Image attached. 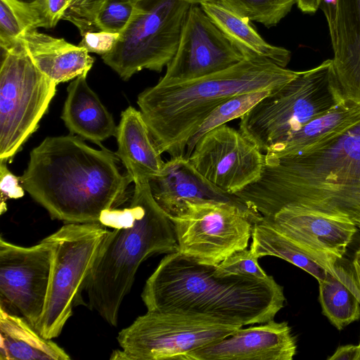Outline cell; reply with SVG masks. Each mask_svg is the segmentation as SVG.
<instances>
[{"label":"cell","instance_id":"cell-40","mask_svg":"<svg viewBox=\"0 0 360 360\" xmlns=\"http://www.w3.org/2000/svg\"><path fill=\"white\" fill-rule=\"evenodd\" d=\"M357 228L360 231V221L359 222V224H357Z\"/></svg>","mask_w":360,"mask_h":360},{"label":"cell","instance_id":"cell-38","mask_svg":"<svg viewBox=\"0 0 360 360\" xmlns=\"http://www.w3.org/2000/svg\"><path fill=\"white\" fill-rule=\"evenodd\" d=\"M354 281L360 292V248L355 252L352 261Z\"/></svg>","mask_w":360,"mask_h":360},{"label":"cell","instance_id":"cell-32","mask_svg":"<svg viewBox=\"0 0 360 360\" xmlns=\"http://www.w3.org/2000/svg\"><path fill=\"white\" fill-rule=\"evenodd\" d=\"M216 271L220 275H240L253 276L259 279L270 277L258 264V258L250 250L236 251L216 265Z\"/></svg>","mask_w":360,"mask_h":360},{"label":"cell","instance_id":"cell-34","mask_svg":"<svg viewBox=\"0 0 360 360\" xmlns=\"http://www.w3.org/2000/svg\"><path fill=\"white\" fill-rule=\"evenodd\" d=\"M41 15V27L51 29L63 20L67 0H34Z\"/></svg>","mask_w":360,"mask_h":360},{"label":"cell","instance_id":"cell-11","mask_svg":"<svg viewBox=\"0 0 360 360\" xmlns=\"http://www.w3.org/2000/svg\"><path fill=\"white\" fill-rule=\"evenodd\" d=\"M178 252L199 262L218 265L233 252L246 249L259 214L248 205L225 202H187L169 217Z\"/></svg>","mask_w":360,"mask_h":360},{"label":"cell","instance_id":"cell-37","mask_svg":"<svg viewBox=\"0 0 360 360\" xmlns=\"http://www.w3.org/2000/svg\"><path fill=\"white\" fill-rule=\"evenodd\" d=\"M322 0H296L298 8L304 13H314L321 6Z\"/></svg>","mask_w":360,"mask_h":360},{"label":"cell","instance_id":"cell-3","mask_svg":"<svg viewBox=\"0 0 360 360\" xmlns=\"http://www.w3.org/2000/svg\"><path fill=\"white\" fill-rule=\"evenodd\" d=\"M141 299L148 311L210 317L241 327L274 320L285 300L283 288L271 276L220 275L216 265L179 252L160 262Z\"/></svg>","mask_w":360,"mask_h":360},{"label":"cell","instance_id":"cell-5","mask_svg":"<svg viewBox=\"0 0 360 360\" xmlns=\"http://www.w3.org/2000/svg\"><path fill=\"white\" fill-rule=\"evenodd\" d=\"M105 238L84 290L89 307L116 326L120 305L141 263L155 254L178 252L174 224L154 199L149 182L134 184L129 205L106 211Z\"/></svg>","mask_w":360,"mask_h":360},{"label":"cell","instance_id":"cell-6","mask_svg":"<svg viewBox=\"0 0 360 360\" xmlns=\"http://www.w3.org/2000/svg\"><path fill=\"white\" fill-rule=\"evenodd\" d=\"M345 101L332 60L302 72L259 101L240 119V131L263 153Z\"/></svg>","mask_w":360,"mask_h":360},{"label":"cell","instance_id":"cell-25","mask_svg":"<svg viewBox=\"0 0 360 360\" xmlns=\"http://www.w3.org/2000/svg\"><path fill=\"white\" fill-rule=\"evenodd\" d=\"M352 279L336 267L335 274L328 273L319 281L322 313L338 330L360 318V300L355 292L358 288H352L355 284L350 282Z\"/></svg>","mask_w":360,"mask_h":360},{"label":"cell","instance_id":"cell-15","mask_svg":"<svg viewBox=\"0 0 360 360\" xmlns=\"http://www.w3.org/2000/svg\"><path fill=\"white\" fill-rule=\"evenodd\" d=\"M290 240L330 274L357 231L351 219L305 208L285 206L261 217Z\"/></svg>","mask_w":360,"mask_h":360},{"label":"cell","instance_id":"cell-42","mask_svg":"<svg viewBox=\"0 0 360 360\" xmlns=\"http://www.w3.org/2000/svg\"><path fill=\"white\" fill-rule=\"evenodd\" d=\"M359 345H360V342H359Z\"/></svg>","mask_w":360,"mask_h":360},{"label":"cell","instance_id":"cell-4","mask_svg":"<svg viewBox=\"0 0 360 360\" xmlns=\"http://www.w3.org/2000/svg\"><path fill=\"white\" fill-rule=\"evenodd\" d=\"M298 73L263 57H245L202 77L159 81L139 94L137 103L159 153L184 156L191 136L219 105L237 95L277 89Z\"/></svg>","mask_w":360,"mask_h":360},{"label":"cell","instance_id":"cell-19","mask_svg":"<svg viewBox=\"0 0 360 360\" xmlns=\"http://www.w3.org/2000/svg\"><path fill=\"white\" fill-rule=\"evenodd\" d=\"M18 39L36 66L57 84L87 75L93 66L94 58L85 48L37 28L25 30Z\"/></svg>","mask_w":360,"mask_h":360},{"label":"cell","instance_id":"cell-22","mask_svg":"<svg viewBox=\"0 0 360 360\" xmlns=\"http://www.w3.org/2000/svg\"><path fill=\"white\" fill-rule=\"evenodd\" d=\"M213 22L245 57H263L286 68L290 52L266 42L253 28L250 20L232 9L221 0H207L200 4Z\"/></svg>","mask_w":360,"mask_h":360},{"label":"cell","instance_id":"cell-24","mask_svg":"<svg viewBox=\"0 0 360 360\" xmlns=\"http://www.w3.org/2000/svg\"><path fill=\"white\" fill-rule=\"evenodd\" d=\"M1 360H69L52 339L43 337L23 317L0 307Z\"/></svg>","mask_w":360,"mask_h":360},{"label":"cell","instance_id":"cell-1","mask_svg":"<svg viewBox=\"0 0 360 360\" xmlns=\"http://www.w3.org/2000/svg\"><path fill=\"white\" fill-rule=\"evenodd\" d=\"M259 179L235 195L269 216L293 206L360 221V122L295 154L265 155Z\"/></svg>","mask_w":360,"mask_h":360},{"label":"cell","instance_id":"cell-10","mask_svg":"<svg viewBox=\"0 0 360 360\" xmlns=\"http://www.w3.org/2000/svg\"><path fill=\"white\" fill-rule=\"evenodd\" d=\"M242 328L212 318L147 311L118 334L113 360H186L187 355Z\"/></svg>","mask_w":360,"mask_h":360},{"label":"cell","instance_id":"cell-26","mask_svg":"<svg viewBox=\"0 0 360 360\" xmlns=\"http://www.w3.org/2000/svg\"><path fill=\"white\" fill-rule=\"evenodd\" d=\"M251 238L250 250L258 259L264 256L283 259L307 271L318 282L329 273L296 244L261 220L254 224Z\"/></svg>","mask_w":360,"mask_h":360},{"label":"cell","instance_id":"cell-29","mask_svg":"<svg viewBox=\"0 0 360 360\" xmlns=\"http://www.w3.org/2000/svg\"><path fill=\"white\" fill-rule=\"evenodd\" d=\"M238 13L267 27L276 25L291 11L296 0H221Z\"/></svg>","mask_w":360,"mask_h":360},{"label":"cell","instance_id":"cell-14","mask_svg":"<svg viewBox=\"0 0 360 360\" xmlns=\"http://www.w3.org/2000/svg\"><path fill=\"white\" fill-rule=\"evenodd\" d=\"M245 58L202 10L191 4L187 12L176 53L159 80L174 82L202 77Z\"/></svg>","mask_w":360,"mask_h":360},{"label":"cell","instance_id":"cell-21","mask_svg":"<svg viewBox=\"0 0 360 360\" xmlns=\"http://www.w3.org/2000/svg\"><path fill=\"white\" fill-rule=\"evenodd\" d=\"M67 91L61 118L71 134L100 146L102 141L116 136L114 119L88 85L86 75L75 78Z\"/></svg>","mask_w":360,"mask_h":360},{"label":"cell","instance_id":"cell-20","mask_svg":"<svg viewBox=\"0 0 360 360\" xmlns=\"http://www.w3.org/2000/svg\"><path fill=\"white\" fill-rule=\"evenodd\" d=\"M115 136V153L134 184L150 182L160 173L165 162L152 141L140 110L129 106L122 112Z\"/></svg>","mask_w":360,"mask_h":360},{"label":"cell","instance_id":"cell-18","mask_svg":"<svg viewBox=\"0 0 360 360\" xmlns=\"http://www.w3.org/2000/svg\"><path fill=\"white\" fill-rule=\"evenodd\" d=\"M332 65L345 100L360 105V0H337Z\"/></svg>","mask_w":360,"mask_h":360},{"label":"cell","instance_id":"cell-39","mask_svg":"<svg viewBox=\"0 0 360 360\" xmlns=\"http://www.w3.org/2000/svg\"><path fill=\"white\" fill-rule=\"evenodd\" d=\"M129 1H131V2L136 3V2L143 1V0H129ZM181 1H184L188 2L190 4H200L201 2L207 1V0H181Z\"/></svg>","mask_w":360,"mask_h":360},{"label":"cell","instance_id":"cell-12","mask_svg":"<svg viewBox=\"0 0 360 360\" xmlns=\"http://www.w3.org/2000/svg\"><path fill=\"white\" fill-rule=\"evenodd\" d=\"M53 255L48 236L30 247L0 238V307L23 317L36 330L45 306Z\"/></svg>","mask_w":360,"mask_h":360},{"label":"cell","instance_id":"cell-17","mask_svg":"<svg viewBox=\"0 0 360 360\" xmlns=\"http://www.w3.org/2000/svg\"><path fill=\"white\" fill-rule=\"evenodd\" d=\"M152 195L169 215H179L187 202L217 201L247 205L205 179L184 156L172 157L149 182Z\"/></svg>","mask_w":360,"mask_h":360},{"label":"cell","instance_id":"cell-8","mask_svg":"<svg viewBox=\"0 0 360 360\" xmlns=\"http://www.w3.org/2000/svg\"><path fill=\"white\" fill-rule=\"evenodd\" d=\"M191 4L181 0L136 2L114 47L101 56L103 61L124 80L143 69L161 72L176 53Z\"/></svg>","mask_w":360,"mask_h":360},{"label":"cell","instance_id":"cell-35","mask_svg":"<svg viewBox=\"0 0 360 360\" xmlns=\"http://www.w3.org/2000/svg\"><path fill=\"white\" fill-rule=\"evenodd\" d=\"M0 189L1 194V208L4 200L19 198L24 195V188L20 182V177L13 174L6 167V162L0 161Z\"/></svg>","mask_w":360,"mask_h":360},{"label":"cell","instance_id":"cell-13","mask_svg":"<svg viewBox=\"0 0 360 360\" xmlns=\"http://www.w3.org/2000/svg\"><path fill=\"white\" fill-rule=\"evenodd\" d=\"M188 160L209 181L235 195L259 179L265 156L240 130L224 124L203 135Z\"/></svg>","mask_w":360,"mask_h":360},{"label":"cell","instance_id":"cell-23","mask_svg":"<svg viewBox=\"0 0 360 360\" xmlns=\"http://www.w3.org/2000/svg\"><path fill=\"white\" fill-rule=\"evenodd\" d=\"M359 122L360 105L345 100L272 145L264 155L276 158L297 153L342 134Z\"/></svg>","mask_w":360,"mask_h":360},{"label":"cell","instance_id":"cell-41","mask_svg":"<svg viewBox=\"0 0 360 360\" xmlns=\"http://www.w3.org/2000/svg\"><path fill=\"white\" fill-rule=\"evenodd\" d=\"M22 1H32L34 0H22Z\"/></svg>","mask_w":360,"mask_h":360},{"label":"cell","instance_id":"cell-36","mask_svg":"<svg viewBox=\"0 0 360 360\" xmlns=\"http://www.w3.org/2000/svg\"><path fill=\"white\" fill-rule=\"evenodd\" d=\"M328 360H360V345H347L338 347Z\"/></svg>","mask_w":360,"mask_h":360},{"label":"cell","instance_id":"cell-30","mask_svg":"<svg viewBox=\"0 0 360 360\" xmlns=\"http://www.w3.org/2000/svg\"><path fill=\"white\" fill-rule=\"evenodd\" d=\"M134 5L129 0H105L96 17L98 30L120 33L129 22Z\"/></svg>","mask_w":360,"mask_h":360},{"label":"cell","instance_id":"cell-9","mask_svg":"<svg viewBox=\"0 0 360 360\" xmlns=\"http://www.w3.org/2000/svg\"><path fill=\"white\" fill-rule=\"evenodd\" d=\"M56 86L36 66L19 39L1 49L0 161L7 162L35 131Z\"/></svg>","mask_w":360,"mask_h":360},{"label":"cell","instance_id":"cell-2","mask_svg":"<svg viewBox=\"0 0 360 360\" xmlns=\"http://www.w3.org/2000/svg\"><path fill=\"white\" fill-rule=\"evenodd\" d=\"M30 155L20 184L53 219L101 224L106 211L129 199L133 181L105 148H91L70 134L46 138Z\"/></svg>","mask_w":360,"mask_h":360},{"label":"cell","instance_id":"cell-7","mask_svg":"<svg viewBox=\"0 0 360 360\" xmlns=\"http://www.w3.org/2000/svg\"><path fill=\"white\" fill-rule=\"evenodd\" d=\"M100 223H66L48 236L53 262L45 306L37 330L45 338L61 333L82 301V292L110 232Z\"/></svg>","mask_w":360,"mask_h":360},{"label":"cell","instance_id":"cell-16","mask_svg":"<svg viewBox=\"0 0 360 360\" xmlns=\"http://www.w3.org/2000/svg\"><path fill=\"white\" fill-rule=\"evenodd\" d=\"M297 343L288 322L274 320L247 328L190 352L186 360H292Z\"/></svg>","mask_w":360,"mask_h":360},{"label":"cell","instance_id":"cell-27","mask_svg":"<svg viewBox=\"0 0 360 360\" xmlns=\"http://www.w3.org/2000/svg\"><path fill=\"white\" fill-rule=\"evenodd\" d=\"M41 27L39 11L34 1L0 0V46H13L27 29Z\"/></svg>","mask_w":360,"mask_h":360},{"label":"cell","instance_id":"cell-33","mask_svg":"<svg viewBox=\"0 0 360 360\" xmlns=\"http://www.w3.org/2000/svg\"><path fill=\"white\" fill-rule=\"evenodd\" d=\"M119 36L120 33L103 30L89 32L82 36L78 45L85 48L89 53L103 56L112 50Z\"/></svg>","mask_w":360,"mask_h":360},{"label":"cell","instance_id":"cell-28","mask_svg":"<svg viewBox=\"0 0 360 360\" xmlns=\"http://www.w3.org/2000/svg\"><path fill=\"white\" fill-rule=\"evenodd\" d=\"M276 90V89H275ZM274 90H266L243 94L231 97L217 107L203 121L188 141L184 157L188 159L196 143L212 129L228 122L240 118L259 101Z\"/></svg>","mask_w":360,"mask_h":360},{"label":"cell","instance_id":"cell-31","mask_svg":"<svg viewBox=\"0 0 360 360\" xmlns=\"http://www.w3.org/2000/svg\"><path fill=\"white\" fill-rule=\"evenodd\" d=\"M105 0H67L63 20L72 23L81 36L98 31L96 17Z\"/></svg>","mask_w":360,"mask_h":360}]
</instances>
